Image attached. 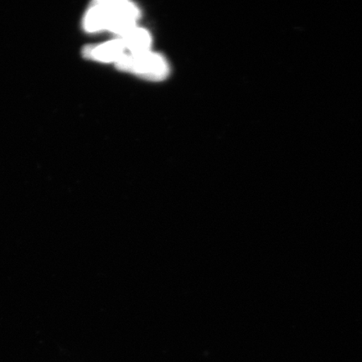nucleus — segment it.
I'll use <instances>...</instances> for the list:
<instances>
[{"mask_svg": "<svg viewBox=\"0 0 362 362\" xmlns=\"http://www.w3.org/2000/svg\"><path fill=\"white\" fill-rule=\"evenodd\" d=\"M84 54L93 60L117 63L127 52L123 40L119 38L95 47H87Z\"/></svg>", "mask_w": 362, "mask_h": 362, "instance_id": "nucleus-3", "label": "nucleus"}, {"mask_svg": "<svg viewBox=\"0 0 362 362\" xmlns=\"http://www.w3.org/2000/svg\"><path fill=\"white\" fill-rule=\"evenodd\" d=\"M124 44L126 51L130 54L143 53L149 51L151 47V36L146 30L134 27L119 37Z\"/></svg>", "mask_w": 362, "mask_h": 362, "instance_id": "nucleus-4", "label": "nucleus"}, {"mask_svg": "<svg viewBox=\"0 0 362 362\" xmlns=\"http://www.w3.org/2000/svg\"><path fill=\"white\" fill-rule=\"evenodd\" d=\"M139 13L137 6L131 2H98L86 15L84 27L89 33L107 30L122 36L134 28Z\"/></svg>", "mask_w": 362, "mask_h": 362, "instance_id": "nucleus-1", "label": "nucleus"}, {"mask_svg": "<svg viewBox=\"0 0 362 362\" xmlns=\"http://www.w3.org/2000/svg\"><path fill=\"white\" fill-rule=\"evenodd\" d=\"M119 70L128 71L151 81H162L169 74V66L164 57L151 51L126 55L116 63Z\"/></svg>", "mask_w": 362, "mask_h": 362, "instance_id": "nucleus-2", "label": "nucleus"}]
</instances>
